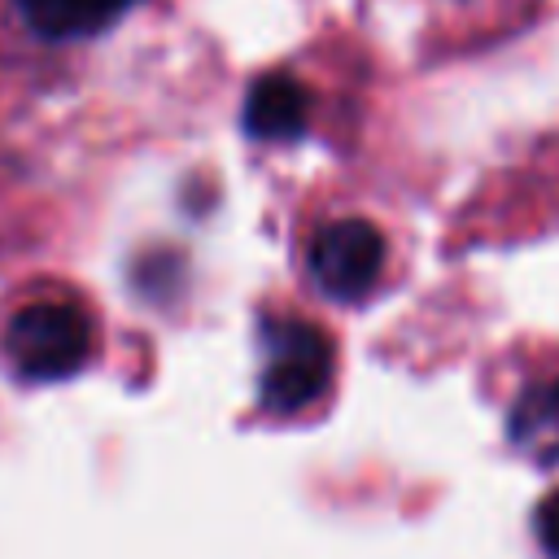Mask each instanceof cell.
I'll list each match as a JSON object with an SVG mask.
<instances>
[{"mask_svg":"<svg viewBox=\"0 0 559 559\" xmlns=\"http://www.w3.org/2000/svg\"><path fill=\"white\" fill-rule=\"evenodd\" d=\"M537 537H542V546L559 559V493H550V498L537 507Z\"/></svg>","mask_w":559,"mask_h":559,"instance_id":"52a82bcc","label":"cell"},{"mask_svg":"<svg viewBox=\"0 0 559 559\" xmlns=\"http://www.w3.org/2000/svg\"><path fill=\"white\" fill-rule=\"evenodd\" d=\"M507 432L524 459H533L542 467L559 463V380L528 384L511 406Z\"/></svg>","mask_w":559,"mask_h":559,"instance_id":"5b68a950","label":"cell"},{"mask_svg":"<svg viewBox=\"0 0 559 559\" xmlns=\"http://www.w3.org/2000/svg\"><path fill=\"white\" fill-rule=\"evenodd\" d=\"M384 236L362 218H336L310 240V275L332 301H358L376 288Z\"/></svg>","mask_w":559,"mask_h":559,"instance_id":"3957f363","label":"cell"},{"mask_svg":"<svg viewBox=\"0 0 559 559\" xmlns=\"http://www.w3.org/2000/svg\"><path fill=\"white\" fill-rule=\"evenodd\" d=\"M4 349L26 380H66L92 358V323L70 301H35L9 319Z\"/></svg>","mask_w":559,"mask_h":559,"instance_id":"6da1fadb","label":"cell"},{"mask_svg":"<svg viewBox=\"0 0 559 559\" xmlns=\"http://www.w3.org/2000/svg\"><path fill=\"white\" fill-rule=\"evenodd\" d=\"M266 362L258 380V397L275 415H293L310 406L332 380V345L314 323L301 319H271L262 328Z\"/></svg>","mask_w":559,"mask_h":559,"instance_id":"7a4b0ae2","label":"cell"},{"mask_svg":"<svg viewBox=\"0 0 559 559\" xmlns=\"http://www.w3.org/2000/svg\"><path fill=\"white\" fill-rule=\"evenodd\" d=\"M22 22L44 39H83L118 22L135 0H13Z\"/></svg>","mask_w":559,"mask_h":559,"instance_id":"8992f818","label":"cell"},{"mask_svg":"<svg viewBox=\"0 0 559 559\" xmlns=\"http://www.w3.org/2000/svg\"><path fill=\"white\" fill-rule=\"evenodd\" d=\"M240 122L253 140H266V144L297 140L310 122V92L288 74H266L249 87Z\"/></svg>","mask_w":559,"mask_h":559,"instance_id":"277c9868","label":"cell"}]
</instances>
